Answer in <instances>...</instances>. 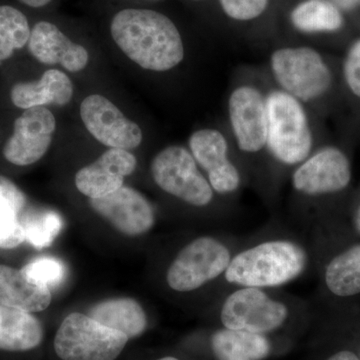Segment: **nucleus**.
<instances>
[{
  "label": "nucleus",
  "mask_w": 360,
  "mask_h": 360,
  "mask_svg": "<svg viewBox=\"0 0 360 360\" xmlns=\"http://www.w3.org/2000/svg\"><path fill=\"white\" fill-rule=\"evenodd\" d=\"M25 205V193L11 180L0 175V205L20 215Z\"/></svg>",
  "instance_id": "c756f323"
},
{
  "label": "nucleus",
  "mask_w": 360,
  "mask_h": 360,
  "mask_svg": "<svg viewBox=\"0 0 360 360\" xmlns=\"http://www.w3.org/2000/svg\"><path fill=\"white\" fill-rule=\"evenodd\" d=\"M44 328L30 312L0 304V350L28 352L41 345Z\"/></svg>",
  "instance_id": "6ab92c4d"
},
{
  "label": "nucleus",
  "mask_w": 360,
  "mask_h": 360,
  "mask_svg": "<svg viewBox=\"0 0 360 360\" xmlns=\"http://www.w3.org/2000/svg\"><path fill=\"white\" fill-rule=\"evenodd\" d=\"M110 30L125 56L146 70H169L184 58L179 30L162 13L148 9H124L113 18Z\"/></svg>",
  "instance_id": "f257e3e1"
},
{
  "label": "nucleus",
  "mask_w": 360,
  "mask_h": 360,
  "mask_svg": "<svg viewBox=\"0 0 360 360\" xmlns=\"http://www.w3.org/2000/svg\"><path fill=\"white\" fill-rule=\"evenodd\" d=\"M136 163L135 156L125 149L110 148L77 172L75 186L90 200L103 198L123 186L124 177L134 172Z\"/></svg>",
  "instance_id": "2eb2a0df"
},
{
  "label": "nucleus",
  "mask_w": 360,
  "mask_h": 360,
  "mask_svg": "<svg viewBox=\"0 0 360 360\" xmlns=\"http://www.w3.org/2000/svg\"><path fill=\"white\" fill-rule=\"evenodd\" d=\"M288 316V307L283 302L257 288H243L232 292L225 300L220 314L225 328L258 335L281 328Z\"/></svg>",
  "instance_id": "6e6552de"
},
{
  "label": "nucleus",
  "mask_w": 360,
  "mask_h": 360,
  "mask_svg": "<svg viewBox=\"0 0 360 360\" xmlns=\"http://www.w3.org/2000/svg\"><path fill=\"white\" fill-rule=\"evenodd\" d=\"M20 1L28 6L42 7L49 4L51 0H20Z\"/></svg>",
  "instance_id": "473e14b6"
},
{
  "label": "nucleus",
  "mask_w": 360,
  "mask_h": 360,
  "mask_svg": "<svg viewBox=\"0 0 360 360\" xmlns=\"http://www.w3.org/2000/svg\"><path fill=\"white\" fill-rule=\"evenodd\" d=\"M73 94V85L65 73L58 70L45 71L39 82H20L11 89V101L22 110L37 106L66 105Z\"/></svg>",
  "instance_id": "f3484780"
},
{
  "label": "nucleus",
  "mask_w": 360,
  "mask_h": 360,
  "mask_svg": "<svg viewBox=\"0 0 360 360\" xmlns=\"http://www.w3.org/2000/svg\"><path fill=\"white\" fill-rule=\"evenodd\" d=\"M307 262V253L292 241H265L231 258L225 279L243 288H274L300 276Z\"/></svg>",
  "instance_id": "f03ea898"
},
{
  "label": "nucleus",
  "mask_w": 360,
  "mask_h": 360,
  "mask_svg": "<svg viewBox=\"0 0 360 360\" xmlns=\"http://www.w3.org/2000/svg\"><path fill=\"white\" fill-rule=\"evenodd\" d=\"M153 179L165 193L194 206L212 202L213 189L200 174L193 155L181 146H169L151 163Z\"/></svg>",
  "instance_id": "0eeeda50"
},
{
  "label": "nucleus",
  "mask_w": 360,
  "mask_h": 360,
  "mask_svg": "<svg viewBox=\"0 0 360 360\" xmlns=\"http://www.w3.org/2000/svg\"><path fill=\"white\" fill-rule=\"evenodd\" d=\"M51 302L49 288L32 281L22 270L0 264V304L32 314L46 309Z\"/></svg>",
  "instance_id": "a211bd4d"
},
{
  "label": "nucleus",
  "mask_w": 360,
  "mask_h": 360,
  "mask_svg": "<svg viewBox=\"0 0 360 360\" xmlns=\"http://www.w3.org/2000/svg\"><path fill=\"white\" fill-rule=\"evenodd\" d=\"M265 101L270 153L284 165L303 162L311 151L312 135L302 103L283 90L271 92Z\"/></svg>",
  "instance_id": "7ed1b4c3"
},
{
  "label": "nucleus",
  "mask_w": 360,
  "mask_h": 360,
  "mask_svg": "<svg viewBox=\"0 0 360 360\" xmlns=\"http://www.w3.org/2000/svg\"><path fill=\"white\" fill-rule=\"evenodd\" d=\"M269 0H220L227 15L236 20L257 18L266 9Z\"/></svg>",
  "instance_id": "cd10ccee"
},
{
  "label": "nucleus",
  "mask_w": 360,
  "mask_h": 360,
  "mask_svg": "<svg viewBox=\"0 0 360 360\" xmlns=\"http://www.w3.org/2000/svg\"><path fill=\"white\" fill-rule=\"evenodd\" d=\"M89 315L73 312L63 319L54 338V350L63 360H115L129 341Z\"/></svg>",
  "instance_id": "20e7f679"
},
{
  "label": "nucleus",
  "mask_w": 360,
  "mask_h": 360,
  "mask_svg": "<svg viewBox=\"0 0 360 360\" xmlns=\"http://www.w3.org/2000/svg\"><path fill=\"white\" fill-rule=\"evenodd\" d=\"M212 349L217 360H264L271 345L264 335L224 328L212 335Z\"/></svg>",
  "instance_id": "412c9836"
},
{
  "label": "nucleus",
  "mask_w": 360,
  "mask_h": 360,
  "mask_svg": "<svg viewBox=\"0 0 360 360\" xmlns=\"http://www.w3.org/2000/svg\"><path fill=\"white\" fill-rule=\"evenodd\" d=\"M231 262V251L217 239H194L179 251L168 269V285L179 292L198 290L224 274Z\"/></svg>",
  "instance_id": "423d86ee"
},
{
  "label": "nucleus",
  "mask_w": 360,
  "mask_h": 360,
  "mask_svg": "<svg viewBox=\"0 0 360 360\" xmlns=\"http://www.w3.org/2000/svg\"><path fill=\"white\" fill-rule=\"evenodd\" d=\"M85 127L97 141L110 148L134 149L142 141L141 127L99 94L87 96L80 105Z\"/></svg>",
  "instance_id": "1a4fd4ad"
},
{
  "label": "nucleus",
  "mask_w": 360,
  "mask_h": 360,
  "mask_svg": "<svg viewBox=\"0 0 360 360\" xmlns=\"http://www.w3.org/2000/svg\"><path fill=\"white\" fill-rule=\"evenodd\" d=\"M89 315L106 328L127 335L129 340L139 338L148 328L146 312L132 298L104 300L92 307Z\"/></svg>",
  "instance_id": "aec40b11"
},
{
  "label": "nucleus",
  "mask_w": 360,
  "mask_h": 360,
  "mask_svg": "<svg viewBox=\"0 0 360 360\" xmlns=\"http://www.w3.org/2000/svg\"><path fill=\"white\" fill-rule=\"evenodd\" d=\"M352 180V167L340 149L329 146L303 161L292 176L295 191L310 196L338 193Z\"/></svg>",
  "instance_id": "9b49d317"
},
{
  "label": "nucleus",
  "mask_w": 360,
  "mask_h": 360,
  "mask_svg": "<svg viewBox=\"0 0 360 360\" xmlns=\"http://www.w3.org/2000/svg\"><path fill=\"white\" fill-rule=\"evenodd\" d=\"M270 65L283 91L297 101H314L330 89V70L321 54L309 47L278 49L272 53Z\"/></svg>",
  "instance_id": "39448f33"
},
{
  "label": "nucleus",
  "mask_w": 360,
  "mask_h": 360,
  "mask_svg": "<svg viewBox=\"0 0 360 360\" xmlns=\"http://www.w3.org/2000/svg\"><path fill=\"white\" fill-rule=\"evenodd\" d=\"M189 148L194 160L207 172L210 186L217 193H234L240 184L238 168L229 158V146L221 132L200 129L191 134Z\"/></svg>",
  "instance_id": "4468645a"
},
{
  "label": "nucleus",
  "mask_w": 360,
  "mask_h": 360,
  "mask_svg": "<svg viewBox=\"0 0 360 360\" xmlns=\"http://www.w3.org/2000/svg\"><path fill=\"white\" fill-rule=\"evenodd\" d=\"M326 283L330 292L338 296L360 293V245L348 248L329 262Z\"/></svg>",
  "instance_id": "5701e85b"
},
{
  "label": "nucleus",
  "mask_w": 360,
  "mask_h": 360,
  "mask_svg": "<svg viewBox=\"0 0 360 360\" xmlns=\"http://www.w3.org/2000/svg\"><path fill=\"white\" fill-rule=\"evenodd\" d=\"M56 127V117L44 106L25 110L14 122L13 136L4 148V158L20 167L37 162L49 150Z\"/></svg>",
  "instance_id": "9d476101"
},
{
  "label": "nucleus",
  "mask_w": 360,
  "mask_h": 360,
  "mask_svg": "<svg viewBox=\"0 0 360 360\" xmlns=\"http://www.w3.org/2000/svg\"><path fill=\"white\" fill-rule=\"evenodd\" d=\"M343 75L348 89L360 98V39L350 46L345 56Z\"/></svg>",
  "instance_id": "c85d7f7f"
},
{
  "label": "nucleus",
  "mask_w": 360,
  "mask_h": 360,
  "mask_svg": "<svg viewBox=\"0 0 360 360\" xmlns=\"http://www.w3.org/2000/svg\"><path fill=\"white\" fill-rule=\"evenodd\" d=\"M21 270L32 281L49 290L63 283L66 272L65 264L58 258L51 257L35 258Z\"/></svg>",
  "instance_id": "a878e982"
},
{
  "label": "nucleus",
  "mask_w": 360,
  "mask_h": 360,
  "mask_svg": "<svg viewBox=\"0 0 360 360\" xmlns=\"http://www.w3.org/2000/svg\"><path fill=\"white\" fill-rule=\"evenodd\" d=\"M291 21L303 32H333L343 25L340 8L331 0H307L293 9Z\"/></svg>",
  "instance_id": "4be33fe9"
},
{
  "label": "nucleus",
  "mask_w": 360,
  "mask_h": 360,
  "mask_svg": "<svg viewBox=\"0 0 360 360\" xmlns=\"http://www.w3.org/2000/svg\"><path fill=\"white\" fill-rule=\"evenodd\" d=\"M232 130L238 148L255 153L266 146V101L259 90L252 86L238 87L229 101Z\"/></svg>",
  "instance_id": "f8f14e48"
},
{
  "label": "nucleus",
  "mask_w": 360,
  "mask_h": 360,
  "mask_svg": "<svg viewBox=\"0 0 360 360\" xmlns=\"http://www.w3.org/2000/svg\"><path fill=\"white\" fill-rule=\"evenodd\" d=\"M328 360H360V359L354 352L345 350V352H340L338 354H333Z\"/></svg>",
  "instance_id": "2f4dec72"
},
{
  "label": "nucleus",
  "mask_w": 360,
  "mask_h": 360,
  "mask_svg": "<svg viewBox=\"0 0 360 360\" xmlns=\"http://www.w3.org/2000/svg\"><path fill=\"white\" fill-rule=\"evenodd\" d=\"M30 32L25 14L13 6H0V61L22 49L30 40Z\"/></svg>",
  "instance_id": "b1692460"
},
{
  "label": "nucleus",
  "mask_w": 360,
  "mask_h": 360,
  "mask_svg": "<svg viewBox=\"0 0 360 360\" xmlns=\"http://www.w3.org/2000/svg\"><path fill=\"white\" fill-rule=\"evenodd\" d=\"M338 8L352 11L360 6V0H331Z\"/></svg>",
  "instance_id": "7c9ffc66"
},
{
  "label": "nucleus",
  "mask_w": 360,
  "mask_h": 360,
  "mask_svg": "<svg viewBox=\"0 0 360 360\" xmlns=\"http://www.w3.org/2000/svg\"><path fill=\"white\" fill-rule=\"evenodd\" d=\"M20 222L25 240L37 250L51 245L63 227L60 215L52 210L27 212L20 219Z\"/></svg>",
  "instance_id": "393cba45"
},
{
  "label": "nucleus",
  "mask_w": 360,
  "mask_h": 360,
  "mask_svg": "<svg viewBox=\"0 0 360 360\" xmlns=\"http://www.w3.org/2000/svg\"><path fill=\"white\" fill-rule=\"evenodd\" d=\"M359 229H360V212H359Z\"/></svg>",
  "instance_id": "f704fd0d"
},
{
  "label": "nucleus",
  "mask_w": 360,
  "mask_h": 360,
  "mask_svg": "<svg viewBox=\"0 0 360 360\" xmlns=\"http://www.w3.org/2000/svg\"><path fill=\"white\" fill-rule=\"evenodd\" d=\"M89 203L94 212L125 236H141L155 224L153 206L130 187L122 186L103 198H91Z\"/></svg>",
  "instance_id": "ddd939ff"
},
{
  "label": "nucleus",
  "mask_w": 360,
  "mask_h": 360,
  "mask_svg": "<svg viewBox=\"0 0 360 360\" xmlns=\"http://www.w3.org/2000/svg\"><path fill=\"white\" fill-rule=\"evenodd\" d=\"M158 360H179V359H175V357H172V356H167V357H162V359H158Z\"/></svg>",
  "instance_id": "72a5a7b5"
},
{
  "label": "nucleus",
  "mask_w": 360,
  "mask_h": 360,
  "mask_svg": "<svg viewBox=\"0 0 360 360\" xmlns=\"http://www.w3.org/2000/svg\"><path fill=\"white\" fill-rule=\"evenodd\" d=\"M28 49L40 63L60 65L71 72L84 70L89 60V52L84 46L71 41L58 26L47 21H40L33 26Z\"/></svg>",
  "instance_id": "dca6fc26"
},
{
  "label": "nucleus",
  "mask_w": 360,
  "mask_h": 360,
  "mask_svg": "<svg viewBox=\"0 0 360 360\" xmlns=\"http://www.w3.org/2000/svg\"><path fill=\"white\" fill-rule=\"evenodd\" d=\"M25 241L20 215L0 205V248L11 250Z\"/></svg>",
  "instance_id": "bb28decb"
}]
</instances>
